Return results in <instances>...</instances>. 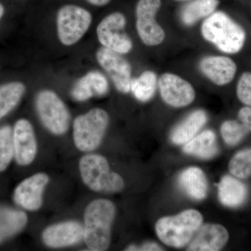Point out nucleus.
Wrapping results in <instances>:
<instances>
[{
    "instance_id": "16",
    "label": "nucleus",
    "mask_w": 251,
    "mask_h": 251,
    "mask_svg": "<svg viewBox=\"0 0 251 251\" xmlns=\"http://www.w3.org/2000/svg\"><path fill=\"white\" fill-rule=\"evenodd\" d=\"M203 75L218 86H224L233 80L237 73L236 63L226 56L209 55L199 63Z\"/></svg>"
},
{
    "instance_id": "2",
    "label": "nucleus",
    "mask_w": 251,
    "mask_h": 251,
    "mask_svg": "<svg viewBox=\"0 0 251 251\" xmlns=\"http://www.w3.org/2000/svg\"><path fill=\"white\" fill-rule=\"evenodd\" d=\"M202 37L226 54L240 52L247 39L242 26L223 11H215L201 25Z\"/></svg>"
},
{
    "instance_id": "21",
    "label": "nucleus",
    "mask_w": 251,
    "mask_h": 251,
    "mask_svg": "<svg viewBox=\"0 0 251 251\" xmlns=\"http://www.w3.org/2000/svg\"><path fill=\"white\" fill-rule=\"evenodd\" d=\"M183 151L202 159H211L219 151L215 133L211 130L202 131L184 144Z\"/></svg>"
},
{
    "instance_id": "28",
    "label": "nucleus",
    "mask_w": 251,
    "mask_h": 251,
    "mask_svg": "<svg viewBox=\"0 0 251 251\" xmlns=\"http://www.w3.org/2000/svg\"><path fill=\"white\" fill-rule=\"evenodd\" d=\"M249 133V130L242 122L236 120H227L221 126V134L225 143L231 147L236 146L246 135Z\"/></svg>"
},
{
    "instance_id": "31",
    "label": "nucleus",
    "mask_w": 251,
    "mask_h": 251,
    "mask_svg": "<svg viewBox=\"0 0 251 251\" xmlns=\"http://www.w3.org/2000/svg\"><path fill=\"white\" fill-rule=\"evenodd\" d=\"M126 251H163L161 246L155 242L144 243L141 246L130 245Z\"/></svg>"
},
{
    "instance_id": "25",
    "label": "nucleus",
    "mask_w": 251,
    "mask_h": 251,
    "mask_svg": "<svg viewBox=\"0 0 251 251\" xmlns=\"http://www.w3.org/2000/svg\"><path fill=\"white\" fill-rule=\"evenodd\" d=\"M27 221V216L23 211L0 209V242L20 232Z\"/></svg>"
},
{
    "instance_id": "24",
    "label": "nucleus",
    "mask_w": 251,
    "mask_h": 251,
    "mask_svg": "<svg viewBox=\"0 0 251 251\" xmlns=\"http://www.w3.org/2000/svg\"><path fill=\"white\" fill-rule=\"evenodd\" d=\"M156 74L152 71H145L139 77L132 78L130 92L137 100L146 103L151 100L156 92L158 85Z\"/></svg>"
},
{
    "instance_id": "8",
    "label": "nucleus",
    "mask_w": 251,
    "mask_h": 251,
    "mask_svg": "<svg viewBox=\"0 0 251 251\" xmlns=\"http://www.w3.org/2000/svg\"><path fill=\"white\" fill-rule=\"evenodd\" d=\"M126 18L121 12L111 13L99 23L97 35L99 43L109 50L121 54L129 53L133 41L125 31Z\"/></svg>"
},
{
    "instance_id": "9",
    "label": "nucleus",
    "mask_w": 251,
    "mask_h": 251,
    "mask_svg": "<svg viewBox=\"0 0 251 251\" xmlns=\"http://www.w3.org/2000/svg\"><path fill=\"white\" fill-rule=\"evenodd\" d=\"M161 6V0H138L137 3L136 30L145 45L157 46L166 39L164 29L156 20Z\"/></svg>"
},
{
    "instance_id": "23",
    "label": "nucleus",
    "mask_w": 251,
    "mask_h": 251,
    "mask_svg": "<svg viewBox=\"0 0 251 251\" xmlns=\"http://www.w3.org/2000/svg\"><path fill=\"white\" fill-rule=\"evenodd\" d=\"M25 90V85L18 81L0 85V120L17 106Z\"/></svg>"
},
{
    "instance_id": "26",
    "label": "nucleus",
    "mask_w": 251,
    "mask_h": 251,
    "mask_svg": "<svg viewBox=\"0 0 251 251\" xmlns=\"http://www.w3.org/2000/svg\"><path fill=\"white\" fill-rule=\"evenodd\" d=\"M229 173L238 179L251 176V148L238 151L229 162Z\"/></svg>"
},
{
    "instance_id": "14",
    "label": "nucleus",
    "mask_w": 251,
    "mask_h": 251,
    "mask_svg": "<svg viewBox=\"0 0 251 251\" xmlns=\"http://www.w3.org/2000/svg\"><path fill=\"white\" fill-rule=\"evenodd\" d=\"M14 158L19 166H29L35 160L38 152V143L35 132L31 122L20 119L13 129Z\"/></svg>"
},
{
    "instance_id": "30",
    "label": "nucleus",
    "mask_w": 251,
    "mask_h": 251,
    "mask_svg": "<svg viewBox=\"0 0 251 251\" xmlns=\"http://www.w3.org/2000/svg\"><path fill=\"white\" fill-rule=\"evenodd\" d=\"M238 119L239 121L242 122L246 128L249 130V133L251 132V107L245 106L241 108L238 112Z\"/></svg>"
},
{
    "instance_id": "7",
    "label": "nucleus",
    "mask_w": 251,
    "mask_h": 251,
    "mask_svg": "<svg viewBox=\"0 0 251 251\" xmlns=\"http://www.w3.org/2000/svg\"><path fill=\"white\" fill-rule=\"evenodd\" d=\"M92 15L88 10L75 4H66L57 14V36L64 46L76 44L88 31Z\"/></svg>"
},
{
    "instance_id": "4",
    "label": "nucleus",
    "mask_w": 251,
    "mask_h": 251,
    "mask_svg": "<svg viewBox=\"0 0 251 251\" xmlns=\"http://www.w3.org/2000/svg\"><path fill=\"white\" fill-rule=\"evenodd\" d=\"M203 222L202 214L196 209H187L175 216L161 218L155 225L157 237L168 247H186Z\"/></svg>"
},
{
    "instance_id": "32",
    "label": "nucleus",
    "mask_w": 251,
    "mask_h": 251,
    "mask_svg": "<svg viewBox=\"0 0 251 251\" xmlns=\"http://www.w3.org/2000/svg\"><path fill=\"white\" fill-rule=\"evenodd\" d=\"M90 4L96 6H104L108 4L111 0H86Z\"/></svg>"
},
{
    "instance_id": "33",
    "label": "nucleus",
    "mask_w": 251,
    "mask_h": 251,
    "mask_svg": "<svg viewBox=\"0 0 251 251\" xmlns=\"http://www.w3.org/2000/svg\"><path fill=\"white\" fill-rule=\"evenodd\" d=\"M5 13V8L4 5L0 3V22H1V19H2L3 16H4Z\"/></svg>"
},
{
    "instance_id": "1",
    "label": "nucleus",
    "mask_w": 251,
    "mask_h": 251,
    "mask_svg": "<svg viewBox=\"0 0 251 251\" xmlns=\"http://www.w3.org/2000/svg\"><path fill=\"white\" fill-rule=\"evenodd\" d=\"M116 211L115 204L103 198L94 200L86 206L83 240L89 250L104 251L110 247Z\"/></svg>"
},
{
    "instance_id": "10",
    "label": "nucleus",
    "mask_w": 251,
    "mask_h": 251,
    "mask_svg": "<svg viewBox=\"0 0 251 251\" xmlns=\"http://www.w3.org/2000/svg\"><path fill=\"white\" fill-rule=\"evenodd\" d=\"M123 54L101 47L96 54L97 61L110 77L115 88L122 94L130 92L132 68Z\"/></svg>"
},
{
    "instance_id": "29",
    "label": "nucleus",
    "mask_w": 251,
    "mask_h": 251,
    "mask_svg": "<svg viewBox=\"0 0 251 251\" xmlns=\"http://www.w3.org/2000/svg\"><path fill=\"white\" fill-rule=\"evenodd\" d=\"M238 99L247 106L251 107V73L244 72L238 81Z\"/></svg>"
},
{
    "instance_id": "15",
    "label": "nucleus",
    "mask_w": 251,
    "mask_h": 251,
    "mask_svg": "<svg viewBox=\"0 0 251 251\" xmlns=\"http://www.w3.org/2000/svg\"><path fill=\"white\" fill-rule=\"evenodd\" d=\"M229 237L228 231L222 225H202L188 244L186 251H221L228 242Z\"/></svg>"
},
{
    "instance_id": "19",
    "label": "nucleus",
    "mask_w": 251,
    "mask_h": 251,
    "mask_svg": "<svg viewBox=\"0 0 251 251\" xmlns=\"http://www.w3.org/2000/svg\"><path fill=\"white\" fill-rule=\"evenodd\" d=\"M180 188L195 201H202L207 196L208 182L206 175L198 167H190L181 172L178 177Z\"/></svg>"
},
{
    "instance_id": "3",
    "label": "nucleus",
    "mask_w": 251,
    "mask_h": 251,
    "mask_svg": "<svg viewBox=\"0 0 251 251\" xmlns=\"http://www.w3.org/2000/svg\"><path fill=\"white\" fill-rule=\"evenodd\" d=\"M78 168L82 182L94 192L114 194L125 187L123 177L112 171L108 159L102 155L86 153L81 157Z\"/></svg>"
},
{
    "instance_id": "18",
    "label": "nucleus",
    "mask_w": 251,
    "mask_h": 251,
    "mask_svg": "<svg viewBox=\"0 0 251 251\" xmlns=\"http://www.w3.org/2000/svg\"><path fill=\"white\" fill-rule=\"evenodd\" d=\"M218 196L223 205L235 208L242 205L248 196L247 185L235 176L225 175L218 184Z\"/></svg>"
},
{
    "instance_id": "11",
    "label": "nucleus",
    "mask_w": 251,
    "mask_h": 251,
    "mask_svg": "<svg viewBox=\"0 0 251 251\" xmlns=\"http://www.w3.org/2000/svg\"><path fill=\"white\" fill-rule=\"evenodd\" d=\"M158 86L163 101L173 108L188 106L196 99V91L193 85L176 74H163L158 79Z\"/></svg>"
},
{
    "instance_id": "27",
    "label": "nucleus",
    "mask_w": 251,
    "mask_h": 251,
    "mask_svg": "<svg viewBox=\"0 0 251 251\" xmlns=\"http://www.w3.org/2000/svg\"><path fill=\"white\" fill-rule=\"evenodd\" d=\"M14 158L13 130L9 126L0 127V173L6 171Z\"/></svg>"
},
{
    "instance_id": "22",
    "label": "nucleus",
    "mask_w": 251,
    "mask_h": 251,
    "mask_svg": "<svg viewBox=\"0 0 251 251\" xmlns=\"http://www.w3.org/2000/svg\"><path fill=\"white\" fill-rule=\"evenodd\" d=\"M219 4V0H193L181 10V21L185 25L192 26L215 12Z\"/></svg>"
},
{
    "instance_id": "5",
    "label": "nucleus",
    "mask_w": 251,
    "mask_h": 251,
    "mask_svg": "<svg viewBox=\"0 0 251 251\" xmlns=\"http://www.w3.org/2000/svg\"><path fill=\"white\" fill-rule=\"evenodd\" d=\"M109 122L108 113L102 108H92L77 116L73 124V139L75 148L85 153L97 150L103 141Z\"/></svg>"
},
{
    "instance_id": "6",
    "label": "nucleus",
    "mask_w": 251,
    "mask_h": 251,
    "mask_svg": "<svg viewBox=\"0 0 251 251\" xmlns=\"http://www.w3.org/2000/svg\"><path fill=\"white\" fill-rule=\"evenodd\" d=\"M36 112L46 129L60 136L69 130L71 114L67 105L52 90H41L35 99Z\"/></svg>"
},
{
    "instance_id": "13",
    "label": "nucleus",
    "mask_w": 251,
    "mask_h": 251,
    "mask_svg": "<svg viewBox=\"0 0 251 251\" xmlns=\"http://www.w3.org/2000/svg\"><path fill=\"white\" fill-rule=\"evenodd\" d=\"M83 237V225L76 221H62L51 225L41 234L44 245L50 249H63L76 245Z\"/></svg>"
},
{
    "instance_id": "34",
    "label": "nucleus",
    "mask_w": 251,
    "mask_h": 251,
    "mask_svg": "<svg viewBox=\"0 0 251 251\" xmlns=\"http://www.w3.org/2000/svg\"><path fill=\"white\" fill-rule=\"evenodd\" d=\"M177 1H184V0H177Z\"/></svg>"
},
{
    "instance_id": "20",
    "label": "nucleus",
    "mask_w": 251,
    "mask_h": 251,
    "mask_svg": "<svg viewBox=\"0 0 251 251\" xmlns=\"http://www.w3.org/2000/svg\"><path fill=\"white\" fill-rule=\"evenodd\" d=\"M207 121V115L204 110H196L191 112L172 131V143L176 145H184L188 143L197 135Z\"/></svg>"
},
{
    "instance_id": "17",
    "label": "nucleus",
    "mask_w": 251,
    "mask_h": 251,
    "mask_svg": "<svg viewBox=\"0 0 251 251\" xmlns=\"http://www.w3.org/2000/svg\"><path fill=\"white\" fill-rule=\"evenodd\" d=\"M108 91L109 82L106 77L98 71H92L75 82L72 90V96L76 101L82 102L94 96L103 97Z\"/></svg>"
},
{
    "instance_id": "12",
    "label": "nucleus",
    "mask_w": 251,
    "mask_h": 251,
    "mask_svg": "<svg viewBox=\"0 0 251 251\" xmlns=\"http://www.w3.org/2000/svg\"><path fill=\"white\" fill-rule=\"evenodd\" d=\"M50 183L49 175L37 173L21 181L15 189V202L29 211L39 210L44 204V195Z\"/></svg>"
}]
</instances>
